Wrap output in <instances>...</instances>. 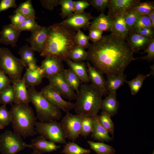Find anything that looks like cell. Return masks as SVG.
Instances as JSON below:
<instances>
[{"label":"cell","mask_w":154,"mask_h":154,"mask_svg":"<svg viewBox=\"0 0 154 154\" xmlns=\"http://www.w3.org/2000/svg\"><path fill=\"white\" fill-rule=\"evenodd\" d=\"M144 50V52L141 53H147V55L144 56L135 58V59H141L149 62L153 61L154 60V38L149 42Z\"/></svg>","instance_id":"f6af8a7d"},{"label":"cell","mask_w":154,"mask_h":154,"mask_svg":"<svg viewBox=\"0 0 154 154\" xmlns=\"http://www.w3.org/2000/svg\"><path fill=\"white\" fill-rule=\"evenodd\" d=\"M88 48L87 60L103 75L123 74L135 60L134 52L126 40L112 33L90 44Z\"/></svg>","instance_id":"6da1fadb"},{"label":"cell","mask_w":154,"mask_h":154,"mask_svg":"<svg viewBox=\"0 0 154 154\" xmlns=\"http://www.w3.org/2000/svg\"><path fill=\"white\" fill-rule=\"evenodd\" d=\"M1 44V42L0 41V51L1 49V47L0 46V44Z\"/></svg>","instance_id":"6125c7cd"},{"label":"cell","mask_w":154,"mask_h":154,"mask_svg":"<svg viewBox=\"0 0 154 154\" xmlns=\"http://www.w3.org/2000/svg\"><path fill=\"white\" fill-rule=\"evenodd\" d=\"M147 15L151 22L152 28L154 29V11L151 12Z\"/></svg>","instance_id":"9f6ffc18"},{"label":"cell","mask_w":154,"mask_h":154,"mask_svg":"<svg viewBox=\"0 0 154 154\" xmlns=\"http://www.w3.org/2000/svg\"><path fill=\"white\" fill-rule=\"evenodd\" d=\"M94 19L89 13L85 11L74 13L61 22L69 28L77 31L81 29L88 28L91 19Z\"/></svg>","instance_id":"4fadbf2b"},{"label":"cell","mask_w":154,"mask_h":154,"mask_svg":"<svg viewBox=\"0 0 154 154\" xmlns=\"http://www.w3.org/2000/svg\"><path fill=\"white\" fill-rule=\"evenodd\" d=\"M15 95L14 104H23L29 105L30 102L24 76L21 80L11 81Z\"/></svg>","instance_id":"e0dca14e"},{"label":"cell","mask_w":154,"mask_h":154,"mask_svg":"<svg viewBox=\"0 0 154 154\" xmlns=\"http://www.w3.org/2000/svg\"><path fill=\"white\" fill-rule=\"evenodd\" d=\"M111 117L108 114L102 112L101 115H98V120L100 124L108 133L111 134L113 137L114 125Z\"/></svg>","instance_id":"8d00e7d4"},{"label":"cell","mask_w":154,"mask_h":154,"mask_svg":"<svg viewBox=\"0 0 154 154\" xmlns=\"http://www.w3.org/2000/svg\"><path fill=\"white\" fill-rule=\"evenodd\" d=\"M90 152V150L83 148L73 141L65 144L61 152L64 154H89Z\"/></svg>","instance_id":"d6a6232c"},{"label":"cell","mask_w":154,"mask_h":154,"mask_svg":"<svg viewBox=\"0 0 154 154\" xmlns=\"http://www.w3.org/2000/svg\"><path fill=\"white\" fill-rule=\"evenodd\" d=\"M15 0H1L0 2V13L11 8H16Z\"/></svg>","instance_id":"f907efd6"},{"label":"cell","mask_w":154,"mask_h":154,"mask_svg":"<svg viewBox=\"0 0 154 154\" xmlns=\"http://www.w3.org/2000/svg\"><path fill=\"white\" fill-rule=\"evenodd\" d=\"M48 27L46 41L40 55L43 57L52 56L65 61L76 46L74 41L76 31L61 23Z\"/></svg>","instance_id":"7a4b0ae2"},{"label":"cell","mask_w":154,"mask_h":154,"mask_svg":"<svg viewBox=\"0 0 154 154\" xmlns=\"http://www.w3.org/2000/svg\"><path fill=\"white\" fill-rule=\"evenodd\" d=\"M154 38L145 36L134 32L129 33L126 41L134 52L143 50Z\"/></svg>","instance_id":"ffe728a7"},{"label":"cell","mask_w":154,"mask_h":154,"mask_svg":"<svg viewBox=\"0 0 154 154\" xmlns=\"http://www.w3.org/2000/svg\"><path fill=\"white\" fill-rule=\"evenodd\" d=\"M86 64L91 84L99 90L102 96H106L109 92L106 89V80L103 74L92 66L88 61Z\"/></svg>","instance_id":"ac0fdd59"},{"label":"cell","mask_w":154,"mask_h":154,"mask_svg":"<svg viewBox=\"0 0 154 154\" xmlns=\"http://www.w3.org/2000/svg\"><path fill=\"white\" fill-rule=\"evenodd\" d=\"M114 23L111 30V33L126 40L129 31L125 22L123 14L116 16L113 19Z\"/></svg>","instance_id":"484cf974"},{"label":"cell","mask_w":154,"mask_h":154,"mask_svg":"<svg viewBox=\"0 0 154 154\" xmlns=\"http://www.w3.org/2000/svg\"><path fill=\"white\" fill-rule=\"evenodd\" d=\"M15 98L14 93L12 85L0 93V104H12Z\"/></svg>","instance_id":"f35d334b"},{"label":"cell","mask_w":154,"mask_h":154,"mask_svg":"<svg viewBox=\"0 0 154 154\" xmlns=\"http://www.w3.org/2000/svg\"><path fill=\"white\" fill-rule=\"evenodd\" d=\"M151 75L150 73L145 75L139 74L130 81L125 80V82L129 86L132 95H135L139 92L145 80Z\"/></svg>","instance_id":"f546056e"},{"label":"cell","mask_w":154,"mask_h":154,"mask_svg":"<svg viewBox=\"0 0 154 154\" xmlns=\"http://www.w3.org/2000/svg\"><path fill=\"white\" fill-rule=\"evenodd\" d=\"M91 117L93 125L91 137L95 140L101 142H109L112 140L113 138L109 135V133L99 123L98 115Z\"/></svg>","instance_id":"7402d4cb"},{"label":"cell","mask_w":154,"mask_h":154,"mask_svg":"<svg viewBox=\"0 0 154 154\" xmlns=\"http://www.w3.org/2000/svg\"><path fill=\"white\" fill-rule=\"evenodd\" d=\"M151 27L152 28L151 23L148 16L140 15L136 21L134 28Z\"/></svg>","instance_id":"bcb514c9"},{"label":"cell","mask_w":154,"mask_h":154,"mask_svg":"<svg viewBox=\"0 0 154 154\" xmlns=\"http://www.w3.org/2000/svg\"><path fill=\"white\" fill-rule=\"evenodd\" d=\"M87 51L84 48L76 45L70 52L68 59L74 62H82L87 60Z\"/></svg>","instance_id":"e575fe53"},{"label":"cell","mask_w":154,"mask_h":154,"mask_svg":"<svg viewBox=\"0 0 154 154\" xmlns=\"http://www.w3.org/2000/svg\"><path fill=\"white\" fill-rule=\"evenodd\" d=\"M92 121L91 117H83L80 135L86 138L92 133Z\"/></svg>","instance_id":"ab89813d"},{"label":"cell","mask_w":154,"mask_h":154,"mask_svg":"<svg viewBox=\"0 0 154 154\" xmlns=\"http://www.w3.org/2000/svg\"><path fill=\"white\" fill-rule=\"evenodd\" d=\"M11 115L10 111L7 110L6 105L0 106V124L4 128L11 123Z\"/></svg>","instance_id":"b9f144b4"},{"label":"cell","mask_w":154,"mask_h":154,"mask_svg":"<svg viewBox=\"0 0 154 154\" xmlns=\"http://www.w3.org/2000/svg\"><path fill=\"white\" fill-rule=\"evenodd\" d=\"M52 106L66 113H70L74 108V103L64 100L60 94L48 84L44 86L40 92Z\"/></svg>","instance_id":"30bf717a"},{"label":"cell","mask_w":154,"mask_h":154,"mask_svg":"<svg viewBox=\"0 0 154 154\" xmlns=\"http://www.w3.org/2000/svg\"><path fill=\"white\" fill-rule=\"evenodd\" d=\"M35 19L32 18H26L17 27L21 32L23 31L31 32L39 25L36 22Z\"/></svg>","instance_id":"7bdbcfd3"},{"label":"cell","mask_w":154,"mask_h":154,"mask_svg":"<svg viewBox=\"0 0 154 154\" xmlns=\"http://www.w3.org/2000/svg\"><path fill=\"white\" fill-rule=\"evenodd\" d=\"M89 30V37L93 43H95L99 40L102 37L103 31L97 29H92Z\"/></svg>","instance_id":"816d5d0a"},{"label":"cell","mask_w":154,"mask_h":154,"mask_svg":"<svg viewBox=\"0 0 154 154\" xmlns=\"http://www.w3.org/2000/svg\"><path fill=\"white\" fill-rule=\"evenodd\" d=\"M18 53L20 55V59L25 65V68L31 62H37V60L35 57V51L27 44L21 47L19 49Z\"/></svg>","instance_id":"83f0119b"},{"label":"cell","mask_w":154,"mask_h":154,"mask_svg":"<svg viewBox=\"0 0 154 154\" xmlns=\"http://www.w3.org/2000/svg\"><path fill=\"white\" fill-rule=\"evenodd\" d=\"M10 78L4 74L0 77V93L11 86Z\"/></svg>","instance_id":"db71d44e"},{"label":"cell","mask_w":154,"mask_h":154,"mask_svg":"<svg viewBox=\"0 0 154 154\" xmlns=\"http://www.w3.org/2000/svg\"><path fill=\"white\" fill-rule=\"evenodd\" d=\"M62 72L68 84L76 92V94H77L81 84L79 78L69 68L67 69H64Z\"/></svg>","instance_id":"4dcf8cb0"},{"label":"cell","mask_w":154,"mask_h":154,"mask_svg":"<svg viewBox=\"0 0 154 154\" xmlns=\"http://www.w3.org/2000/svg\"><path fill=\"white\" fill-rule=\"evenodd\" d=\"M17 11L21 13L26 18H37L35 16V11L31 0H27L21 3L14 12Z\"/></svg>","instance_id":"836d02e7"},{"label":"cell","mask_w":154,"mask_h":154,"mask_svg":"<svg viewBox=\"0 0 154 154\" xmlns=\"http://www.w3.org/2000/svg\"><path fill=\"white\" fill-rule=\"evenodd\" d=\"M140 15L129 9L123 14L124 18L129 33L133 31L136 21Z\"/></svg>","instance_id":"74e56055"},{"label":"cell","mask_w":154,"mask_h":154,"mask_svg":"<svg viewBox=\"0 0 154 154\" xmlns=\"http://www.w3.org/2000/svg\"><path fill=\"white\" fill-rule=\"evenodd\" d=\"M88 36L85 35L80 30L77 31L74 37V41L77 46L84 49L88 48L90 44Z\"/></svg>","instance_id":"60d3db41"},{"label":"cell","mask_w":154,"mask_h":154,"mask_svg":"<svg viewBox=\"0 0 154 154\" xmlns=\"http://www.w3.org/2000/svg\"><path fill=\"white\" fill-rule=\"evenodd\" d=\"M140 0H110L108 7V15L112 19L123 14Z\"/></svg>","instance_id":"9a60e30c"},{"label":"cell","mask_w":154,"mask_h":154,"mask_svg":"<svg viewBox=\"0 0 154 154\" xmlns=\"http://www.w3.org/2000/svg\"><path fill=\"white\" fill-rule=\"evenodd\" d=\"M48 27L39 25L31 32L30 36L26 39L35 51L40 54L45 45L47 38Z\"/></svg>","instance_id":"7c38bea8"},{"label":"cell","mask_w":154,"mask_h":154,"mask_svg":"<svg viewBox=\"0 0 154 154\" xmlns=\"http://www.w3.org/2000/svg\"><path fill=\"white\" fill-rule=\"evenodd\" d=\"M87 142L91 149L97 154H115V149L111 146L102 142H94L88 141Z\"/></svg>","instance_id":"f1b7e54d"},{"label":"cell","mask_w":154,"mask_h":154,"mask_svg":"<svg viewBox=\"0 0 154 154\" xmlns=\"http://www.w3.org/2000/svg\"><path fill=\"white\" fill-rule=\"evenodd\" d=\"M42 6L44 8L50 11L53 10L58 5H59L60 0H40Z\"/></svg>","instance_id":"f5cc1de1"},{"label":"cell","mask_w":154,"mask_h":154,"mask_svg":"<svg viewBox=\"0 0 154 154\" xmlns=\"http://www.w3.org/2000/svg\"><path fill=\"white\" fill-rule=\"evenodd\" d=\"M152 154H154V150H153Z\"/></svg>","instance_id":"94428289"},{"label":"cell","mask_w":154,"mask_h":154,"mask_svg":"<svg viewBox=\"0 0 154 154\" xmlns=\"http://www.w3.org/2000/svg\"><path fill=\"white\" fill-rule=\"evenodd\" d=\"M9 18L11 24L16 27L26 19L21 13L19 11L14 12L13 14L9 15Z\"/></svg>","instance_id":"7dc6e473"},{"label":"cell","mask_w":154,"mask_h":154,"mask_svg":"<svg viewBox=\"0 0 154 154\" xmlns=\"http://www.w3.org/2000/svg\"><path fill=\"white\" fill-rule=\"evenodd\" d=\"M74 2L72 0H60L59 5L61 6L60 15L62 19L66 18L74 13Z\"/></svg>","instance_id":"d590c367"},{"label":"cell","mask_w":154,"mask_h":154,"mask_svg":"<svg viewBox=\"0 0 154 154\" xmlns=\"http://www.w3.org/2000/svg\"><path fill=\"white\" fill-rule=\"evenodd\" d=\"M62 72L48 79V85L56 90L63 98L70 101L76 100L77 94L67 82Z\"/></svg>","instance_id":"8fae6325"},{"label":"cell","mask_w":154,"mask_h":154,"mask_svg":"<svg viewBox=\"0 0 154 154\" xmlns=\"http://www.w3.org/2000/svg\"><path fill=\"white\" fill-rule=\"evenodd\" d=\"M110 0H87L90 5L95 8L98 11L104 13L108 8Z\"/></svg>","instance_id":"ee69618b"},{"label":"cell","mask_w":154,"mask_h":154,"mask_svg":"<svg viewBox=\"0 0 154 154\" xmlns=\"http://www.w3.org/2000/svg\"><path fill=\"white\" fill-rule=\"evenodd\" d=\"M4 128L0 124V130L3 129H4Z\"/></svg>","instance_id":"91938a15"},{"label":"cell","mask_w":154,"mask_h":154,"mask_svg":"<svg viewBox=\"0 0 154 154\" xmlns=\"http://www.w3.org/2000/svg\"><path fill=\"white\" fill-rule=\"evenodd\" d=\"M23 76L27 88L35 87L42 83L44 78V70L40 66H38L33 71L30 70L26 68V72Z\"/></svg>","instance_id":"d4e9b609"},{"label":"cell","mask_w":154,"mask_h":154,"mask_svg":"<svg viewBox=\"0 0 154 154\" xmlns=\"http://www.w3.org/2000/svg\"><path fill=\"white\" fill-rule=\"evenodd\" d=\"M31 145L33 151L42 154L56 151L60 147V145L47 140L39 135L31 140Z\"/></svg>","instance_id":"d6986e66"},{"label":"cell","mask_w":154,"mask_h":154,"mask_svg":"<svg viewBox=\"0 0 154 154\" xmlns=\"http://www.w3.org/2000/svg\"><path fill=\"white\" fill-rule=\"evenodd\" d=\"M106 81V89L109 92H115L124 85L126 77L124 73L108 75Z\"/></svg>","instance_id":"4316f807"},{"label":"cell","mask_w":154,"mask_h":154,"mask_svg":"<svg viewBox=\"0 0 154 154\" xmlns=\"http://www.w3.org/2000/svg\"><path fill=\"white\" fill-rule=\"evenodd\" d=\"M21 32L11 23L4 25L0 32L1 43L10 45L13 48L16 46Z\"/></svg>","instance_id":"2e32d148"},{"label":"cell","mask_w":154,"mask_h":154,"mask_svg":"<svg viewBox=\"0 0 154 154\" xmlns=\"http://www.w3.org/2000/svg\"><path fill=\"white\" fill-rule=\"evenodd\" d=\"M65 61L69 68L77 76L81 83H88L90 82L86 64L84 62H74L69 59Z\"/></svg>","instance_id":"603a6c76"},{"label":"cell","mask_w":154,"mask_h":154,"mask_svg":"<svg viewBox=\"0 0 154 154\" xmlns=\"http://www.w3.org/2000/svg\"><path fill=\"white\" fill-rule=\"evenodd\" d=\"M38 66L36 62H31L29 63L25 68L29 70L33 71L35 70Z\"/></svg>","instance_id":"11a10c76"},{"label":"cell","mask_w":154,"mask_h":154,"mask_svg":"<svg viewBox=\"0 0 154 154\" xmlns=\"http://www.w3.org/2000/svg\"><path fill=\"white\" fill-rule=\"evenodd\" d=\"M25 65L9 48H1L0 51V70L8 75L11 81L20 80Z\"/></svg>","instance_id":"8992f818"},{"label":"cell","mask_w":154,"mask_h":154,"mask_svg":"<svg viewBox=\"0 0 154 154\" xmlns=\"http://www.w3.org/2000/svg\"><path fill=\"white\" fill-rule=\"evenodd\" d=\"M40 66L43 69L44 77L48 79L62 72L64 69L62 61L52 56L45 57L41 62Z\"/></svg>","instance_id":"5bb4252c"},{"label":"cell","mask_w":154,"mask_h":154,"mask_svg":"<svg viewBox=\"0 0 154 154\" xmlns=\"http://www.w3.org/2000/svg\"><path fill=\"white\" fill-rule=\"evenodd\" d=\"M17 133L9 130L0 135V153L1 154H16L26 148H31Z\"/></svg>","instance_id":"ba28073f"},{"label":"cell","mask_w":154,"mask_h":154,"mask_svg":"<svg viewBox=\"0 0 154 154\" xmlns=\"http://www.w3.org/2000/svg\"><path fill=\"white\" fill-rule=\"evenodd\" d=\"M82 118V117L76 114L66 113L60 122L66 139L74 142L78 138Z\"/></svg>","instance_id":"9c48e42d"},{"label":"cell","mask_w":154,"mask_h":154,"mask_svg":"<svg viewBox=\"0 0 154 154\" xmlns=\"http://www.w3.org/2000/svg\"><path fill=\"white\" fill-rule=\"evenodd\" d=\"M35 129L37 134L56 144L67 143L61 123L57 120L47 122L37 121Z\"/></svg>","instance_id":"52a82bcc"},{"label":"cell","mask_w":154,"mask_h":154,"mask_svg":"<svg viewBox=\"0 0 154 154\" xmlns=\"http://www.w3.org/2000/svg\"><path fill=\"white\" fill-rule=\"evenodd\" d=\"M10 111L14 132L24 139L37 134L35 129L37 118L31 107L23 104H14Z\"/></svg>","instance_id":"277c9868"},{"label":"cell","mask_w":154,"mask_h":154,"mask_svg":"<svg viewBox=\"0 0 154 154\" xmlns=\"http://www.w3.org/2000/svg\"><path fill=\"white\" fill-rule=\"evenodd\" d=\"M5 74L1 70H0V77Z\"/></svg>","instance_id":"6f0895ef"},{"label":"cell","mask_w":154,"mask_h":154,"mask_svg":"<svg viewBox=\"0 0 154 154\" xmlns=\"http://www.w3.org/2000/svg\"><path fill=\"white\" fill-rule=\"evenodd\" d=\"M28 91L30 102L35 108L38 121L47 122L59 120L61 118L60 110L51 105L35 87L28 88Z\"/></svg>","instance_id":"5b68a950"},{"label":"cell","mask_w":154,"mask_h":154,"mask_svg":"<svg viewBox=\"0 0 154 154\" xmlns=\"http://www.w3.org/2000/svg\"><path fill=\"white\" fill-rule=\"evenodd\" d=\"M119 106L116 97V92H109L104 99L102 100L101 109L102 112L109 114L111 117L116 115Z\"/></svg>","instance_id":"44dd1931"},{"label":"cell","mask_w":154,"mask_h":154,"mask_svg":"<svg viewBox=\"0 0 154 154\" xmlns=\"http://www.w3.org/2000/svg\"><path fill=\"white\" fill-rule=\"evenodd\" d=\"M154 29L152 27L134 28L132 32H135L145 36L153 38L154 36Z\"/></svg>","instance_id":"c3c4849f"},{"label":"cell","mask_w":154,"mask_h":154,"mask_svg":"<svg viewBox=\"0 0 154 154\" xmlns=\"http://www.w3.org/2000/svg\"><path fill=\"white\" fill-rule=\"evenodd\" d=\"M102 97L99 90L92 84L83 83L74 104V112L82 117L98 115L101 109Z\"/></svg>","instance_id":"3957f363"},{"label":"cell","mask_w":154,"mask_h":154,"mask_svg":"<svg viewBox=\"0 0 154 154\" xmlns=\"http://www.w3.org/2000/svg\"><path fill=\"white\" fill-rule=\"evenodd\" d=\"M129 10L140 15H147L154 11V1H140L133 5Z\"/></svg>","instance_id":"1f68e13d"},{"label":"cell","mask_w":154,"mask_h":154,"mask_svg":"<svg viewBox=\"0 0 154 154\" xmlns=\"http://www.w3.org/2000/svg\"><path fill=\"white\" fill-rule=\"evenodd\" d=\"M41 154L37 152L33 151V153H30V154Z\"/></svg>","instance_id":"680465c9"},{"label":"cell","mask_w":154,"mask_h":154,"mask_svg":"<svg viewBox=\"0 0 154 154\" xmlns=\"http://www.w3.org/2000/svg\"><path fill=\"white\" fill-rule=\"evenodd\" d=\"M90 5L87 0H79L74 1V13H80L84 11Z\"/></svg>","instance_id":"681fc988"},{"label":"cell","mask_w":154,"mask_h":154,"mask_svg":"<svg viewBox=\"0 0 154 154\" xmlns=\"http://www.w3.org/2000/svg\"><path fill=\"white\" fill-rule=\"evenodd\" d=\"M114 23L113 19L104 13L100 14L90 22L88 30L96 29L103 31H111Z\"/></svg>","instance_id":"cb8c5ba5"}]
</instances>
